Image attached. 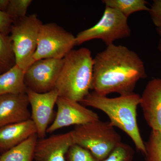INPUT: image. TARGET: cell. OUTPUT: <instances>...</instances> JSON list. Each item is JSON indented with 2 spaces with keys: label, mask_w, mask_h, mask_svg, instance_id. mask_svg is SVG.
Segmentation results:
<instances>
[{
  "label": "cell",
  "mask_w": 161,
  "mask_h": 161,
  "mask_svg": "<svg viewBox=\"0 0 161 161\" xmlns=\"http://www.w3.org/2000/svg\"><path fill=\"white\" fill-rule=\"evenodd\" d=\"M147 77L143 60L126 47L111 44L93 58L92 90L98 95L131 94Z\"/></svg>",
  "instance_id": "6da1fadb"
},
{
  "label": "cell",
  "mask_w": 161,
  "mask_h": 161,
  "mask_svg": "<svg viewBox=\"0 0 161 161\" xmlns=\"http://www.w3.org/2000/svg\"><path fill=\"white\" fill-rule=\"evenodd\" d=\"M140 97V95L133 92L115 98H108L93 92H90L80 103L105 113L111 125L130 136L136 149L144 155L146 152L145 142L141 136L137 121V109Z\"/></svg>",
  "instance_id": "7a4b0ae2"
},
{
  "label": "cell",
  "mask_w": 161,
  "mask_h": 161,
  "mask_svg": "<svg viewBox=\"0 0 161 161\" xmlns=\"http://www.w3.org/2000/svg\"><path fill=\"white\" fill-rule=\"evenodd\" d=\"M93 58L88 48L72 50L63 59L55 89L59 97L80 103L92 89Z\"/></svg>",
  "instance_id": "3957f363"
},
{
  "label": "cell",
  "mask_w": 161,
  "mask_h": 161,
  "mask_svg": "<svg viewBox=\"0 0 161 161\" xmlns=\"http://www.w3.org/2000/svg\"><path fill=\"white\" fill-rule=\"evenodd\" d=\"M70 132L74 144L88 150L98 161L106 158L122 142L110 122L99 119L75 126Z\"/></svg>",
  "instance_id": "277c9868"
},
{
  "label": "cell",
  "mask_w": 161,
  "mask_h": 161,
  "mask_svg": "<svg viewBox=\"0 0 161 161\" xmlns=\"http://www.w3.org/2000/svg\"><path fill=\"white\" fill-rule=\"evenodd\" d=\"M43 23L37 15L32 14L14 20L9 37L16 64L26 71L35 62L40 27Z\"/></svg>",
  "instance_id": "5b68a950"
},
{
  "label": "cell",
  "mask_w": 161,
  "mask_h": 161,
  "mask_svg": "<svg viewBox=\"0 0 161 161\" xmlns=\"http://www.w3.org/2000/svg\"><path fill=\"white\" fill-rule=\"evenodd\" d=\"M131 31L128 19L116 9L106 6L101 19L94 26L75 36L76 46L93 40H101L107 46L116 40L129 37Z\"/></svg>",
  "instance_id": "8992f818"
},
{
  "label": "cell",
  "mask_w": 161,
  "mask_h": 161,
  "mask_svg": "<svg viewBox=\"0 0 161 161\" xmlns=\"http://www.w3.org/2000/svg\"><path fill=\"white\" fill-rule=\"evenodd\" d=\"M75 46V36L71 33L57 23L43 24L34 60L63 59Z\"/></svg>",
  "instance_id": "52a82bcc"
},
{
  "label": "cell",
  "mask_w": 161,
  "mask_h": 161,
  "mask_svg": "<svg viewBox=\"0 0 161 161\" xmlns=\"http://www.w3.org/2000/svg\"><path fill=\"white\" fill-rule=\"evenodd\" d=\"M63 63V59L35 61L25 71L24 80L27 88L39 93L55 89Z\"/></svg>",
  "instance_id": "ba28073f"
},
{
  "label": "cell",
  "mask_w": 161,
  "mask_h": 161,
  "mask_svg": "<svg viewBox=\"0 0 161 161\" xmlns=\"http://www.w3.org/2000/svg\"><path fill=\"white\" fill-rule=\"evenodd\" d=\"M56 116L47 129V133H53L59 129L71 125H79L99 119L96 112L75 101L59 97Z\"/></svg>",
  "instance_id": "9c48e42d"
},
{
  "label": "cell",
  "mask_w": 161,
  "mask_h": 161,
  "mask_svg": "<svg viewBox=\"0 0 161 161\" xmlns=\"http://www.w3.org/2000/svg\"><path fill=\"white\" fill-rule=\"evenodd\" d=\"M26 94L31 107V119L36 128L38 138H45L59 97L58 91L54 89L47 93H39L27 88Z\"/></svg>",
  "instance_id": "30bf717a"
},
{
  "label": "cell",
  "mask_w": 161,
  "mask_h": 161,
  "mask_svg": "<svg viewBox=\"0 0 161 161\" xmlns=\"http://www.w3.org/2000/svg\"><path fill=\"white\" fill-rule=\"evenodd\" d=\"M140 105L148 125L153 131L161 132V78H153L147 83Z\"/></svg>",
  "instance_id": "8fae6325"
},
{
  "label": "cell",
  "mask_w": 161,
  "mask_h": 161,
  "mask_svg": "<svg viewBox=\"0 0 161 161\" xmlns=\"http://www.w3.org/2000/svg\"><path fill=\"white\" fill-rule=\"evenodd\" d=\"M74 144L70 131L38 140L35 161H66V154Z\"/></svg>",
  "instance_id": "7c38bea8"
},
{
  "label": "cell",
  "mask_w": 161,
  "mask_h": 161,
  "mask_svg": "<svg viewBox=\"0 0 161 161\" xmlns=\"http://www.w3.org/2000/svg\"><path fill=\"white\" fill-rule=\"evenodd\" d=\"M26 93L0 96V128L31 118Z\"/></svg>",
  "instance_id": "4fadbf2b"
},
{
  "label": "cell",
  "mask_w": 161,
  "mask_h": 161,
  "mask_svg": "<svg viewBox=\"0 0 161 161\" xmlns=\"http://www.w3.org/2000/svg\"><path fill=\"white\" fill-rule=\"evenodd\" d=\"M35 134L36 128L31 119L0 128V152H6Z\"/></svg>",
  "instance_id": "5bb4252c"
},
{
  "label": "cell",
  "mask_w": 161,
  "mask_h": 161,
  "mask_svg": "<svg viewBox=\"0 0 161 161\" xmlns=\"http://www.w3.org/2000/svg\"><path fill=\"white\" fill-rule=\"evenodd\" d=\"M25 73L15 64L7 71L0 74V96L26 93L27 88L24 80Z\"/></svg>",
  "instance_id": "9a60e30c"
},
{
  "label": "cell",
  "mask_w": 161,
  "mask_h": 161,
  "mask_svg": "<svg viewBox=\"0 0 161 161\" xmlns=\"http://www.w3.org/2000/svg\"><path fill=\"white\" fill-rule=\"evenodd\" d=\"M38 140L37 134L31 136L23 142L2 153L0 161H33Z\"/></svg>",
  "instance_id": "2e32d148"
},
{
  "label": "cell",
  "mask_w": 161,
  "mask_h": 161,
  "mask_svg": "<svg viewBox=\"0 0 161 161\" xmlns=\"http://www.w3.org/2000/svg\"><path fill=\"white\" fill-rule=\"evenodd\" d=\"M102 2L106 6L116 9L127 19L137 12L150 10L148 3L145 0H103Z\"/></svg>",
  "instance_id": "e0dca14e"
},
{
  "label": "cell",
  "mask_w": 161,
  "mask_h": 161,
  "mask_svg": "<svg viewBox=\"0 0 161 161\" xmlns=\"http://www.w3.org/2000/svg\"><path fill=\"white\" fill-rule=\"evenodd\" d=\"M15 64L10 37L0 32V74L7 71Z\"/></svg>",
  "instance_id": "ac0fdd59"
},
{
  "label": "cell",
  "mask_w": 161,
  "mask_h": 161,
  "mask_svg": "<svg viewBox=\"0 0 161 161\" xmlns=\"http://www.w3.org/2000/svg\"><path fill=\"white\" fill-rule=\"evenodd\" d=\"M145 146V161H161V132L152 130Z\"/></svg>",
  "instance_id": "d6986e66"
},
{
  "label": "cell",
  "mask_w": 161,
  "mask_h": 161,
  "mask_svg": "<svg viewBox=\"0 0 161 161\" xmlns=\"http://www.w3.org/2000/svg\"><path fill=\"white\" fill-rule=\"evenodd\" d=\"M134 150L130 145L121 142L106 158L102 161H133Z\"/></svg>",
  "instance_id": "ffe728a7"
},
{
  "label": "cell",
  "mask_w": 161,
  "mask_h": 161,
  "mask_svg": "<svg viewBox=\"0 0 161 161\" xmlns=\"http://www.w3.org/2000/svg\"><path fill=\"white\" fill-rule=\"evenodd\" d=\"M31 0H9V6L6 13L14 20L26 16V12Z\"/></svg>",
  "instance_id": "44dd1931"
},
{
  "label": "cell",
  "mask_w": 161,
  "mask_h": 161,
  "mask_svg": "<svg viewBox=\"0 0 161 161\" xmlns=\"http://www.w3.org/2000/svg\"><path fill=\"white\" fill-rule=\"evenodd\" d=\"M66 161H98L88 150L73 144L67 153Z\"/></svg>",
  "instance_id": "7402d4cb"
},
{
  "label": "cell",
  "mask_w": 161,
  "mask_h": 161,
  "mask_svg": "<svg viewBox=\"0 0 161 161\" xmlns=\"http://www.w3.org/2000/svg\"><path fill=\"white\" fill-rule=\"evenodd\" d=\"M153 23L157 28H161V0H154L149 11Z\"/></svg>",
  "instance_id": "603a6c76"
},
{
  "label": "cell",
  "mask_w": 161,
  "mask_h": 161,
  "mask_svg": "<svg viewBox=\"0 0 161 161\" xmlns=\"http://www.w3.org/2000/svg\"><path fill=\"white\" fill-rule=\"evenodd\" d=\"M13 22L6 12L0 10V32L9 36Z\"/></svg>",
  "instance_id": "cb8c5ba5"
},
{
  "label": "cell",
  "mask_w": 161,
  "mask_h": 161,
  "mask_svg": "<svg viewBox=\"0 0 161 161\" xmlns=\"http://www.w3.org/2000/svg\"><path fill=\"white\" fill-rule=\"evenodd\" d=\"M9 3V0H0V10L6 12Z\"/></svg>",
  "instance_id": "d4e9b609"
},
{
  "label": "cell",
  "mask_w": 161,
  "mask_h": 161,
  "mask_svg": "<svg viewBox=\"0 0 161 161\" xmlns=\"http://www.w3.org/2000/svg\"><path fill=\"white\" fill-rule=\"evenodd\" d=\"M157 31L160 36H161V28H157ZM158 49L161 52V40L160 41L158 45Z\"/></svg>",
  "instance_id": "484cf974"
}]
</instances>
